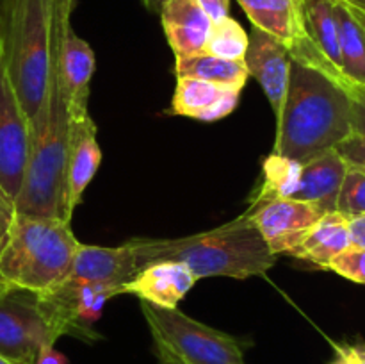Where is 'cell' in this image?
<instances>
[{"instance_id": "6da1fadb", "label": "cell", "mask_w": 365, "mask_h": 364, "mask_svg": "<svg viewBox=\"0 0 365 364\" xmlns=\"http://www.w3.org/2000/svg\"><path fill=\"white\" fill-rule=\"evenodd\" d=\"M353 134L346 81L291 59L273 152L298 163L335 150Z\"/></svg>"}, {"instance_id": "7a4b0ae2", "label": "cell", "mask_w": 365, "mask_h": 364, "mask_svg": "<svg viewBox=\"0 0 365 364\" xmlns=\"http://www.w3.org/2000/svg\"><path fill=\"white\" fill-rule=\"evenodd\" d=\"M138 266L157 261L185 264L196 278H250L266 275L277 263L248 213L200 234L175 239H130Z\"/></svg>"}, {"instance_id": "3957f363", "label": "cell", "mask_w": 365, "mask_h": 364, "mask_svg": "<svg viewBox=\"0 0 365 364\" xmlns=\"http://www.w3.org/2000/svg\"><path fill=\"white\" fill-rule=\"evenodd\" d=\"M70 118L57 86L50 57L48 86L38 113L29 120V148L24 178L14 206L16 213L71 221L68 211L66 166Z\"/></svg>"}, {"instance_id": "277c9868", "label": "cell", "mask_w": 365, "mask_h": 364, "mask_svg": "<svg viewBox=\"0 0 365 364\" xmlns=\"http://www.w3.org/2000/svg\"><path fill=\"white\" fill-rule=\"evenodd\" d=\"M71 221L16 213L0 252V298L11 293L39 295L70 273L78 241Z\"/></svg>"}, {"instance_id": "5b68a950", "label": "cell", "mask_w": 365, "mask_h": 364, "mask_svg": "<svg viewBox=\"0 0 365 364\" xmlns=\"http://www.w3.org/2000/svg\"><path fill=\"white\" fill-rule=\"evenodd\" d=\"M152 338L166 345L187 364H246L248 343L209 327L178 309L139 303Z\"/></svg>"}, {"instance_id": "8992f818", "label": "cell", "mask_w": 365, "mask_h": 364, "mask_svg": "<svg viewBox=\"0 0 365 364\" xmlns=\"http://www.w3.org/2000/svg\"><path fill=\"white\" fill-rule=\"evenodd\" d=\"M29 148V118L21 107L7 66L0 4V186L16 200Z\"/></svg>"}, {"instance_id": "52a82bcc", "label": "cell", "mask_w": 365, "mask_h": 364, "mask_svg": "<svg viewBox=\"0 0 365 364\" xmlns=\"http://www.w3.org/2000/svg\"><path fill=\"white\" fill-rule=\"evenodd\" d=\"M56 341L36 295L11 293L0 298V355L16 364H34L39 348Z\"/></svg>"}, {"instance_id": "ba28073f", "label": "cell", "mask_w": 365, "mask_h": 364, "mask_svg": "<svg viewBox=\"0 0 365 364\" xmlns=\"http://www.w3.org/2000/svg\"><path fill=\"white\" fill-rule=\"evenodd\" d=\"M245 213L250 214L274 256H289L307 238L323 214H327L316 203L294 198H274L253 209H246Z\"/></svg>"}, {"instance_id": "9c48e42d", "label": "cell", "mask_w": 365, "mask_h": 364, "mask_svg": "<svg viewBox=\"0 0 365 364\" xmlns=\"http://www.w3.org/2000/svg\"><path fill=\"white\" fill-rule=\"evenodd\" d=\"M139 271L138 257L130 241L120 246L78 245L66 278L78 284L120 288Z\"/></svg>"}, {"instance_id": "30bf717a", "label": "cell", "mask_w": 365, "mask_h": 364, "mask_svg": "<svg viewBox=\"0 0 365 364\" xmlns=\"http://www.w3.org/2000/svg\"><path fill=\"white\" fill-rule=\"evenodd\" d=\"M245 64L248 74L257 79L260 88L266 93L278 121L287 96L289 74H291V56L287 49L267 32L252 27Z\"/></svg>"}, {"instance_id": "8fae6325", "label": "cell", "mask_w": 365, "mask_h": 364, "mask_svg": "<svg viewBox=\"0 0 365 364\" xmlns=\"http://www.w3.org/2000/svg\"><path fill=\"white\" fill-rule=\"evenodd\" d=\"M196 282L198 278L185 264L177 261H157L143 266L130 282L120 285L118 296L134 295L157 307L177 309Z\"/></svg>"}, {"instance_id": "7c38bea8", "label": "cell", "mask_w": 365, "mask_h": 364, "mask_svg": "<svg viewBox=\"0 0 365 364\" xmlns=\"http://www.w3.org/2000/svg\"><path fill=\"white\" fill-rule=\"evenodd\" d=\"M253 27L267 32L294 57L310 41L299 0H237Z\"/></svg>"}, {"instance_id": "4fadbf2b", "label": "cell", "mask_w": 365, "mask_h": 364, "mask_svg": "<svg viewBox=\"0 0 365 364\" xmlns=\"http://www.w3.org/2000/svg\"><path fill=\"white\" fill-rule=\"evenodd\" d=\"M241 91L202 79L177 77L170 113L200 121H217L234 113Z\"/></svg>"}, {"instance_id": "5bb4252c", "label": "cell", "mask_w": 365, "mask_h": 364, "mask_svg": "<svg viewBox=\"0 0 365 364\" xmlns=\"http://www.w3.org/2000/svg\"><path fill=\"white\" fill-rule=\"evenodd\" d=\"M102 163V148L96 139V125L91 116L70 121V148H68L66 188L68 211H73L82 202V195L91 184Z\"/></svg>"}, {"instance_id": "9a60e30c", "label": "cell", "mask_w": 365, "mask_h": 364, "mask_svg": "<svg viewBox=\"0 0 365 364\" xmlns=\"http://www.w3.org/2000/svg\"><path fill=\"white\" fill-rule=\"evenodd\" d=\"M160 21L175 59L203 54L212 21L195 0H168L160 7Z\"/></svg>"}, {"instance_id": "2e32d148", "label": "cell", "mask_w": 365, "mask_h": 364, "mask_svg": "<svg viewBox=\"0 0 365 364\" xmlns=\"http://www.w3.org/2000/svg\"><path fill=\"white\" fill-rule=\"evenodd\" d=\"M348 171V163L337 150L317 156L302 164V175L296 189L294 200L319 206L324 213L337 211L339 191Z\"/></svg>"}, {"instance_id": "e0dca14e", "label": "cell", "mask_w": 365, "mask_h": 364, "mask_svg": "<svg viewBox=\"0 0 365 364\" xmlns=\"http://www.w3.org/2000/svg\"><path fill=\"white\" fill-rule=\"evenodd\" d=\"M351 246L349 220L337 211L323 214L307 234V238L289 256L307 261L321 270H328L330 263Z\"/></svg>"}, {"instance_id": "ac0fdd59", "label": "cell", "mask_w": 365, "mask_h": 364, "mask_svg": "<svg viewBox=\"0 0 365 364\" xmlns=\"http://www.w3.org/2000/svg\"><path fill=\"white\" fill-rule=\"evenodd\" d=\"M299 4H302L303 20H305V29L310 41L327 59V63L339 75H342L334 0H299Z\"/></svg>"}, {"instance_id": "d6986e66", "label": "cell", "mask_w": 365, "mask_h": 364, "mask_svg": "<svg viewBox=\"0 0 365 364\" xmlns=\"http://www.w3.org/2000/svg\"><path fill=\"white\" fill-rule=\"evenodd\" d=\"M334 9L339 31L342 75L353 84L365 86V29L344 2L334 0Z\"/></svg>"}, {"instance_id": "ffe728a7", "label": "cell", "mask_w": 365, "mask_h": 364, "mask_svg": "<svg viewBox=\"0 0 365 364\" xmlns=\"http://www.w3.org/2000/svg\"><path fill=\"white\" fill-rule=\"evenodd\" d=\"M175 74L177 77H195L227 88L242 89L250 74L245 61H227L209 54L175 59Z\"/></svg>"}, {"instance_id": "44dd1931", "label": "cell", "mask_w": 365, "mask_h": 364, "mask_svg": "<svg viewBox=\"0 0 365 364\" xmlns=\"http://www.w3.org/2000/svg\"><path fill=\"white\" fill-rule=\"evenodd\" d=\"M302 163L289 157L269 153L262 164V184L250 200L248 209L274 198H292L298 189Z\"/></svg>"}, {"instance_id": "7402d4cb", "label": "cell", "mask_w": 365, "mask_h": 364, "mask_svg": "<svg viewBox=\"0 0 365 364\" xmlns=\"http://www.w3.org/2000/svg\"><path fill=\"white\" fill-rule=\"evenodd\" d=\"M248 45L250 36L246 34L242 25L234 18L227 16L212 24L203 46V54L227 61H245Z\"/></svg>"}, {"instance_id": "603a6c76", "label": "cell", "mask_w": 365, "mask_h": 364, "mask_svg": "<svg viewBox=\"0 0 365 364\" xmlns=\"http://www.w3.org/2000/svg\"><path fill=\"white\" fill-rule=\"evenodd\" d=\"M337 213L348 220L365 214V170L349 166L337 198Z\"/></svg>"}, {"instance_id": "cb8c5ba5", "label": "cell", "mask_w": 365, "mask_h": 364, "mask_svg": "<svg viewBox=\"0 0 365 364\" xmlns=\"http://www.w3.org/2000/svg\"><path fill=\"white\" fill-rule=\"evenodd\" d=\"M328 270L356 284H365V248L351 245L331 261Z\"/></svg>"}, {"instance_id": "d4e9b609", "label": "cell", "mask_w": 365, "mask_h": 364, "mask_svg": "<svg viewBox=\"0 0 365 364\" xmlns=\"http://www.w3.org/2000/svg\"><path fill=\"white\" fill-rule=\"evenodd\" d=\"M346 89L351 98V128L353 134L365 139V86L346 81Z\"/></svg>"}, {"instance_id": "484cf974", "label": "cell", "mask_w": 365, "mask_h": 364, "mask_svg": "<svg viewBox=\"0 0 365 364\" xmlns=\"http://www.w3.org/2000/svg\"><path fill=\"white\" fill-rule=\"evenodd\" d=\"M335 150L341 153L342 159H344L349 166H356L365 170V139L364 138L351 134Z\"/></svg>"}, {"instance_id": "4316f807", "label": "cell", "mask_w": 365, "mask_h": 364, "mask_svg": "<svg viewBox=\"0 0 365 364\" xmlns=\"http://www.w3.org/2000/svg\"><path fill=\"white\" fill-rule=\"evenodd\" d=\"M14 216H16L14 198H11L6 189L0 186V252H2L7 239H9L11 225H13Z\"/></svg>"}, {"instance_id": "83f0119b", "label": "cell", "mask_w": 365, "mask_h": 364, "mask_svg": "<svg viewBox=\"0 0 365 364\" xmlns=\"http://www.w3.org/2000/svg\"><path fill=\"white\" fill-rule=\"evenodd\" d=\"M330 364H365V345H341L335 348V357Z\"/></svg>"}, {"instance_id": "f1b7e54d", "label": "cell", "mask_w": 365, "mask_h": 364, "mask_svg": "<svg viewBox=\"0 0 365 364\" xmlns=\"http://www.w3.org/2000/svg\"><path fill=\"white\" fill-rule=\"evenodd\" d=\"M200 9L210 18V21H220L230 16V0H195Z\"/></svg>"}, {"instance_id": "f546056e", "label": "cell", "mask_w": 365, "mask_h": 364, "mask_svg": "<svg viewBox=\"0 0 365 364\" xmlns=\"http://www.w3.org/2000/svg\"><path fill=\"white\" fill-rule=\"evenodd\" d=\"M34 364H68V357L56 350L52 343H46L39 348Z\"/></svg>"}, {"instance_id": "4dcf8cb0", "label": "cell", "mask_w": 365, "mask_h": 364, "mask_svg": "<svg viewBox=\"0 0 365 364\" xmlns=\"http://www.w3.org/2000/svg\"><path fill=\"white\" fill-rule=\"evenodd\" d=\"M153 353H155L157 363L159 364H187L182 357H178L177 353L171 352L166 345H163V343L157 341V339H153Z\"/></svg>"}, {"instance_id": "1f68e13d", "label": "cell", "mask_w": 365, "mask_h": 364, "mask_svg": "<svg viewBox=\"0 0 365 364\" xmlns=\"http://www.w3.org/2000/svg\"><path fill=\"white\" fill-rule=\"evenodd\" d=\"M349 236H351V245L365 248V214L349 220Z\"/></svg>"}, {"instance_id": "d6a6232c", "label": "cell", "mask_w": 365, "mask_h": 364, "mask_svg": "<svg viewBox=\"0 0 365 364\" xmlns=\"http://www.w3.org/2000/svg\"><path fill=\"white\" fill-rule=\"evenodd\" d=\"M341 2L348 4L349 7H355V9L364 11L365 13V0H341Z\"/></svg>"}, {"instance_id": "836d02e7", "label": "cell", "mask_w": 365, "mask_h": 364, "mask_svg": "<svg viewBox=\"0 0 365 364\" xmlns=\"http://www.w3.org/2000/svg\"><path fill=\"white\" fill-rule=\"evenodd\" d=\"M166 2H168V0H145V4L152 11H160V7H163Z\"/></svg>"}, {"instance_id": "e575fe53", "label": "cell", "mask_w": 365, "mask_h": 364, "mask_svg": "<svg viewBox=\"0 0 365 364\" xmlns=\"http://www.w3.org/2000/svg\"><path fill=\"white\" fill-rule=\"evenodd\" d=\"M346 6H348V4H346ZM349 7V6H348ZM349 11H351L353 13V16L356 18V20H359V24L362 25V27L365 29V13L364 11H359V9H355V7H349Z\"/></svg>"}, {"instance_id": "d590c367", "label": "cell", "mask_w": 365, "mask_h": 364, "mask_svg": "<svg viewBox=\"0 0 365 364\" xmlns=\"http://www.w3.org/2000/svg\"><path fill=\"white\" fill-rule=\"evenodd\" d=\"M0 364H16V363H13V360H9V359H6V357L0 355Z\"/></svg>"}]
</instances>
